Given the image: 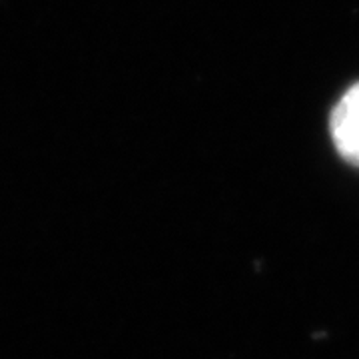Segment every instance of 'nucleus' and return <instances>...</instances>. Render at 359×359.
Wrapping results in <instances>:
<instances>
[{"instance_id": "nucleus-1", "label": "nucleus", "mask_w": 359, "mask_h": 359, "mask_svg": "<svg viewBox=\"0 0 359 359\" xmlns=\"http://www.w3.org/2000/svg\"><path fill=\"white\" fill-rule=\"evenodd\" d=\"M330 126L337 152L359 166V84L351 86L335 104Z\"/></svg>"}]
</instances>
